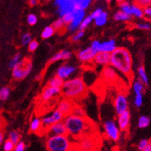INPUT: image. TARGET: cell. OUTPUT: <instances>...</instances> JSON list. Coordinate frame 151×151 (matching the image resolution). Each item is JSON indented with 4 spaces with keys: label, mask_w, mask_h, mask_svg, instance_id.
Here are the masks:
<instances>
[{
    "label": "cell",
    "mask_w": 151,
    "mask_h": 151,
    "mask_svg": "<svg viewBox=\"0 0 151 151\" xmlns=\"http://www.w3.org/2000/svg\"><path fill=\"white\" fill-rule=\"evenodd\" d=\"M114 70H116L124 74L130 76H132L133 60L129 50L126 48L117 47V49L110 54V64Z\"/></svg>",
    "instance_id": "obj_1"
},
{
    "label": "cell",
    "mask_w": 151,
    "mask_h": 151,
    "mask_svg": "<svg viewBox=\"0 0 151 151\" xmlns=\"http://www.w3.org/2000/svg\"><path fill=\"white\" fill-rule=\"evenodd\" d=\"M63 123L66 128L67 135L73 138H82L88 136L92 126L86 117H80L73 114L65 116Z\"/></svg>",
    "instance_id": "obj_2"
},
{
    "label": "cell",
    "mask_w": 151,
    "mask_h": 151,
    "mask_svg": "<svg viewBox=\"0 0 151 151\" xmlns=\"http://www.w3.org/2000/svg\"><path fill=\"white\" fill-rule=\"evenodd\" d=\"M86 86L81 77H74L64 81L61 93L66 99H71L81 97L86 93Z\"/></svg>",
    "instance_id": "obj_3"
},
{
    "label": "cell",
    "mask_w": 151,
    "mask_h": 151,
    "mask_svg": "<svg viewBox=\"0 0 151 151\" xmlns=\"http://www.w3.org/2000/svg\"><path fill=\"white\" fill-rule=\"evenodd\" d=\"M46 147L49 151H70L73 146L68 135H65L48 137Z\"/></svg>",
    "instance_id": "obj_4"
},
{
    "label": "cell",
    "mask_w": 151,
    "mask_h": 151,
    "mask_svg": "<svg viewBox=\"0 0 151 151\" xmlns=\"http://www.w3.org/2000/svg\"><path fill=\"white\" fill-rule=\"evenodd\" d=\"M32 70V63L29 59H23L12 69V76L15 80H22L28 76Z\"/></svg>",
    "instance_id": "obj_5"
},
{
    "label": "cell",
    "mask_w": 151,
    "mask_h": 151,
    "mask_svg": "<svg viewBox=\"0 0 151 151\" xmlns=\"http://www.w3.org/2000/svg\"><path fill=\"white\" fill-rule=\"evenodd\" d=\"M120 11L129 16H134L136 18L143 17V9L136 3H130L129 2H120L119 4Z\"/></svg>",
    "instance_id": "obj_6"
},
{
    "label": "cell",
    "mask_w": 151,
    "mask_h": 151,
    "mask_svg": "<svg viewBox=\"0 0 151 151\" xmlns=\"http://www.w3.org/2000/svg\"><path fill=\"white\" fill-rule=\"evenodd\" d=\"M54 5L57 9V12L60 18L68 13L76 11L75 0H56Z\"/></svg>",
    "instance_id": "obj_7"
},
{
    "label": "cell",
    "mask_w": 151,
    "mask_h": 151,
    "mask_svg": "<svg viewBox=\"0 0 151 151\" xmlns=\"http://www.w3.org/2000/svg\"><path fill=\"white\" fill-rule=\"evenodd\" d=\"M106 136L113 141H118L120 137V130L114 120H106L104 124Z\"/></svg>",
    "instance_id": "obj_8"
},
{
    "label": "cell",
    "mask_w": 151,
    "mask_h": 151,
    "mask_svg": "<svg viewBox=\"0 0 151 151\" xmlns=\"http://www.w3.org/2000/svg\"><path fill=\"white\" fill-rule=\"evenodd\" d=\"M64 117L65 116L63 115V113L59 111L58 109H56V110L52 111L50 114L45 116L44 117H42V119H41L42 127L46 129L49 127H50L52 124L63 121Z\"/></svg>",
    "instance_id": "obj_9"
},
{
    "label": "cell",
    "mask_w": 151,
    "mask_h": 151,
    "mask_svg": "<svg viewBox=\"0 0 151 151\" xmlns=\"http://www.w3.org/2000/svg\"><path fill=\"white\" fill-rule=\"evenodd\" d=\"M76 72H77V68L75 66L66 63L61 65L58 68L56 72V76L62 79L63 81H66L70 79V76L74 75Z\"/></svg>",
    "instance_id": "obj_10"
},
{
    "label": "cell",
    "mask_w": 151,
    "mask_h": 151,
    "mask_svg": "<svg viewBox=\"0 0 151 151\" xmlns=\"http://www.w3.org/2000/svg\"><path fill=\"white\" fill-rule=\"evenodd\" d=\"M75 147L83 151H96L97 149V143L93 137L86 136L80 138L79 143Z\"/></svg>",
    "instance_id": "obj_11"
},
{
    "label": "cell",
    "mask_w": 151,
    "mask_h": 151,
    "mask_svg": "<svg viewBox=\"0 0 151 151\" xmlns=\"http://www.w3.org/2000/svg\"><path fill=\"white\" fill-rule=\"evenodd\" d=\"M113 106L115 109L116 113L119 115L123 112L128 110V100L127 96L123 93H119L114 99Z\"/></svg>",
    "instance_id": "obj_12"
},
{
    "label": "cell",
    "mask_w": 151,
    "mask_h": 151,
    "mask_svg": "<svg viewBox=\"0 0 151 151\" xmlns=\"http://www.w3.org/2000/svg\"><path fill=\"white\" fill-rule=\"evenodd\" d=\"M86 17V12L84 10H76L73 13V20L67 26V29L70 32H75L80 28L82 21Z\"/></svg>",
    "instance_id": "obj_13"
},
{
    "label": "cell",
    "mask_w": 151,
    "mask_h": 151,
    "mask_svg": "<svg viewBox=\"0 0 151 151\" xmlns=\"http://www.w3.org/2000/svg\"><path fill=\"white\" fill-rule=\"evenodd\" d=\"M47 132L48 137L50 136H65L67 135L66 128L65 127L63 121L59 122L55 124H52L46 129Z\"/></svg>",
    "instance_id": "obj_14"
},
{
    "label": "cell",
    "mask_w": 151,
    "mask_h": 151,
    "mask_svg": "<svg viewBox=\"0 0 151 151\" xmlns=\"http://www.w3.org/2000/svg\"><path fill=\"white\" fill-rule=\"evenodd\" d=\"M96 53L97 52L90 46V47L85 48L83 50H80L77 53V58L82 63H91L93 61Z\"/></svg>",
    "instance_id": "obj_15"
},
{
    "label": "cell",
    "mask_w": 151,
    "mask_h": 151,
    "mask_svg": "<svg viewBox=\"0 0 151 151\" xmlns=\"http://www.w3.org/2000/svg\"><path fill=\"white\" fill-rule=\"evenodd\" d=\"M130 123V113L129 110L123 112V113L118 115L117 116V126L119 130L125 131L128 129Z\"/></svg>",
    "instance_id": "obj_16"
},
{
    "label": "cell",
    "mask_w": 151,
    "mask_h": 151,
    "mask_svg": "<svg viewBox=\"0 0 151 151\" xmlns=\"http://www.w3.org/2000/svg\"><path fill=\"white\" fill-rule=\"evenodd\" d=\"M74 106L75 105L71 101V99H68L65 98V99H62L61 101L60 102V104L58 105L57 109L63 113V115L64 116H66L71 114Z\"/></svg>",
    "instance_id": "obj_17"
},
{
    "label": "cell",
    "mask_w": 151,
    "mask_h": 151,
    "mask_svg": "<svg viewBox=\"0 0 151 151\" xmlns=\"http://www.w3.org/2000/svg\"><path fill=\"white\" fill-rule=\"evenodd\" d=\"M61 93V89L60 88H53L47 86L43 90H42V93H41V99L42 101H48L54 96H57Z\"/></svg>",
    "instance_id": "obj_18"
},
{
    "label": "cell",
    "mask_w": 151,
    "mask_h": 151,
    "mask_svg": "<svg viewBox=\"0 0 151 151\" xmlns=\"http://www.w3.org/2000/svg\"><path fill=\"white\" fill-rule=\"evenodd\" d=\"M93 62L100 66H108L110 64V54L105 52H99L96 53Z\"/></svg>",
    "instance_id": "obj_19"
},
{
    "label": "cell",
    "mask_w": 151,
    "mask_h": 151,
    "mask_svg": "<svg viewBox=\"0 0 151 151\" xmlns=\"http://www.w3.org/2000/svg\"><path fill=\"white\" fill-rule=\"evenodd\" d=\"M116 49H117V46L114 40H109L108 41L103 42L100 45V52H105L111 54Z\"/></svg>",
    "instance_id": "obj_20"
},
{
    "label": "cell",
    "mask_w": 151,
    "mask_h": 151,
    "mask_svg": "<svg viewBox=\"0 0 151 151\" xmlns=\"http://www.w3.org/2000/svg\"><path fill=\"white\" fill-rule=\"evenodd\" d=\"M72 57V52L69 50H61L50 59V63H53L60 60H67Z\"/></svg>",
    "instance_id": "obj_21"
},
{
    "label": "cell",
    "mask_w": 151,
    "mask_h": 151,
    "mask_svg": "<svg viewBox=\"0 0 151 151\" xmlns=\"http://www.w3.org/2000/svg\"><path fill=\"white\" fill-rule=\"evenodd\" d=\"M102 76L107 81H114L116 78V73L112 66H106L102 72Z\"/></svg>",
    "instance_id": "obj_22"
},
{
    "label": "cell",
    "mask_w": 151,
    "mask_h": 151,
    "mask_svg": "<svg viewBox=\"0 0 151 151\" xmlns=\"http://www.w3.org/2000/svg\"><path fill=\"white\" fill-rule=\"evenodd\" d=\"M42 127V120L39 117L32 118L31 122H30L29 129L32 132H38L40 131L41 128Z\"/></svg>",
    "instance_id": "obj_23"
},
{
    "label": "cell",
    "mask_w": 151,
    "mask_h": 151,
    "mask_svg": "<svg viewBox=\"0 0 151 151\" xmlns=\"http://www.w3.org/2000/svg\"><path fill=\"white\" fill-rule=\"evenodd\" d=\"M108 20V14L106 12H103L100 15L96 17V18L94 19V22H95V25L97 26H104L106 22H107Z\"/></svg>",
    "instance_id": "obj_24"
},
{
    "label": "cell",
    "mask_w": 151,
    "mask_h": 151,
    "mask_svg": "<svg viewBox=\"0 0 151 151\" xmlns=\"http://www.w3.org/2000/svg\"><path fill=\"white\" fill-rule=\"evenodd\" d=\"M113 19L116 21H119V22H128L131 19V16H128L127 14H126L123 12L119 10L116 12H115V14L113 15Z\"/></svg>",
    "instance_id": "obj_25"
},
{
    "label": "cell",
    "mask_w": 151,
    "mask_h": 151,
    "mask_svg": "<svg viewBox=\"0 0 151 151\" xmlns=\"http://www.w3.org/2000/svg\"><path fill=\"white\" fill-rule=\"evenodd\" d=\"M91 0H75V7L76 10H84L91 4Z\"/></svg>",
    "instance_id": "obj_26"
},
{
    "label": "cell",
    "mask_w": 151,
    "mask_h": 151,
    "mask_svg": "<svg viewBox=\"0 0 151 151\" xmlns=\"http://www.w3.org/2000/svg\"><path fill=\"white\" fill-rule=\"evenodd\" d=\"M64 81L60 78L57 77V76H54L52 77L51 80H50L49 83H48V86H50V87H53V88H60V89H62L63 86Z\"/></svg>",
    "instance_id": "obj_27"
},
{
    "label": "cell",
    "mask_w": 151,
    "mask_h": 151,
    "mask_svg": "<svg viewBox=\"0 0 151 151\" xmlns=\"http://www.w3.org/2000/svg\"><path fill=\"white\" fill-rule=\"evenodd\" d=\"M138 74H139V77L140 79V80H141L142 83L147 85L149 80H148V77H147L145 69H144V67L143 66H140L138 68Z\"/></svg>",
    "instance_id": "obj_28"
},
{
    "label": "cell",
    "mask_w": 151,
    "mask_h": 151,
    "mask_svg": "<svg viewBox=\"0 0 151 151\" xmlns=\"http://www.w3.org/2000/svg\"><path fill=\"white\" fill-rule=\"evenodd\" d=\"M54 33H55V29H53V27L52 26H49L44 29L42 34H41V36H42V39L47 40V39L53 36Z\"/></svg>",
    "instance_id": "obj_29"
},
{
    "label": "cell",
    "mask_w": 151,
    "mask_h": 151,
    "mask_svg": "<svg viewBox=\"0 0 151 151\" xmlns=\"http://www.w3.org/2000/svg\"><path fill=\"white\" fill-rule=\"evenodd\" d=\"M150 119L147 116H141L138 119V127L139 128H146L150 125Z\"/></svg>",
    "instance_id": "obj_30"
},
{
    "label": "cell",
    "mask_w": 151,
    "mask_h": 151,
    "mask_svg": "<svg viewBox=\"0 0 151 151\" xmlns=\"http://www.w3.org/2000/svg\"><path fill=\"white\" fill-rule=\"evenodd\" d=\"M20 137H21V135H20L19 132L16 131V130L10 132L9 134V139L14 143L15 145L20 141Z\"/></svg>",
    "instance_id": "obj_31"
},
{
    "label": "cell",
    "mask_w": 151,
    "mask_h": 151,
    "mask_svg": "<svg viewBox=\"0 0 151 151\" xmlns=\"http://www.w3.org/2000/svg\"><path fill=\"white\" fill-rule=\"evenodd\" d=\"M93 21V18H92L91 16H90H90H86L85 18L83 19V20L82 21V23L80 24L79 30H82V31H84L87 28L88 26H90Z\"/></svg>",
    "instance_id": "obj_32"
},
{
    "label": "cell",
    "mask_w": 151,
    "mask_h": 151,
    "mask_svg": "<svg viewBox=\"0 0 151 151\" xmlns=\"http://www.w3.org/2000/svg\"><path fill=\"white\" fill-rule=\"evenodd\" d=\"M133 89L134 93H135V95H137V94H143L144 86H143V84L140 81H136L133 83Z\"/></svg>",
    "instance_id": "obj_33"
},
{
    "label": "cell",
    "mask_w": 151,
    "mask_h": 151,
    "mask_svg": "<svg viewBox=\"0 0 151 151\" xmlns=\"http://www.w3.org/2000/svg\"><path fill=\"white\" fill-rule=\"evenodd\" d=\"M71 114L76 116H80V117H86V113L83 108H82L81 106H74Z\"/></svg>",
    "instance_id": "obj_34"
},
{
    "label": "cell",
    "mask_w": 151,
    "mask_h": 151,
    "mask_svg": "<svg viewBox=\"0 0 151 151\" xmlns=\"http://www.w3.org/2000/svg\"><path fill=\"white\" fill-rule=\"evenodd\" d=\"M10 89L9 87H2L0 89V100L5 101L9 97Z\"/></svg>",
    "instance_id": "obj_35"
},
{
    "label": "cell",
    "mask_w": 151,
    "mask_h": 151,
    "mask_svg": "<svg viewBox=\"0 0 151 151\" xmlns=\"http://www.w3.org/2000/svg\"><path fill=\"white\" fill-rule=\"evenodd\" d=\"M21 57H22L21 54L16 53V55L12 58V60H10L9 64V67L12 70V69H13V68H14L15 66H16L20 61H21Z\"/></svg>",
    "instance_id": "obj_36"
},
{
    "label": "cell",
    "mask_w": 151,
    "mask_h": 151,
    "mask_svg": "<svg viewBox=\"0 0 151 151\" xmlns=\"http://www.w3.org/2000/svg\"><path fill=\"white\" fill-rule=\"evenodd\" d=\"M52 27L55 29V31H61V30L63 29L64 26H65V24H64L63 21L61 18L58 19L57 20H56L55 22L52 23Z\"/></svg>",
    "instance_id": "obj_37"
},
{
    "label": "cell",
    "mask_w": 151,
    "mask_h": 151,
    "mask_svg": "<svg viewBox=\"0 0 151 151\" xmlns=\"http://www.w3.org/2000/svg\"><path fill=\"white\" fill-rule=\"evenodd\" d=\"M32 36L29 33H25L23 36H22L21 39V42L23 46H28L29 42L32 41Z\"/></svg>",
    "instance_id": "obj_38"
},
{
    "label": "cell",
    "mask_w": 151,
    "mask_h": 151,
    "mask_svg": "<svg viewBox=\"0 0 151 151\" xmlns=\"http://www.w3.org/2000/svg\"><path fill=\"white\" fill-rule=\"evenodd\" d=\"M84 34H85L84 31H82V30H78V31H76V33L74 34L73 36H72V41L74 42L80 41L82 38L83 37Z\"/></svg>",
    "instance_id": "obj_39"
},
{
    "label": "cell",
    "mask_w": 151,
    "mask_h": 151,
    "mask_svg": "<svg viewBox=\"0 0 151 151\" xmlns=\"http://www.w3.org/2000/svg\"><path fill=\"white\" fill-rule=\"evenodd\" d=\"M15 144L12 141H10L9 139H7L3 143V149L5 151H13L14 150Z\"/></svg>",
    "instance_id": "obj_40"
},
{
    "label": "cell",
    "mask_w": 151,
    "mask_h": 151,
    "mask_svg": "<svg viewBox=\"0 0 151 151\" xmlns=\"http://www.w3.org/2000/svg\"><path fill=\"white\" fill-rule=\"evenodd\" d=\"M143 94H137L135 96V99H134V104L137 107H140L143 105Z\"/></svg>",
    "instance_id": "obj_41"
},
{
    "label": "cell",
    "mask_w": 151,
    "mask_h": 151,
    "mask_svg": "<svg viewBox=\"0 0 151 151\" xmlns=\"http://www.w3.org/2000/svg\"><path fill=\"white\" fill-rule=\"evenodd\" d=\"M73 13L74 12H71V13H68V14L65 15L64 16L62 17V19L63 21L64 24L68 26L69 24L71 22V21L73 20Z\"/></svg>",
    "instance_id": "obj_42"
},
{
    "label": "cell",
    "mask_w": 151,
    "mask_h": 151,
    "mask_svg": "<svg viewBox=\"0 0 151 151\" xmlns=\"http://www.w3.org/2000/svg\"><path fill=\"white\" fill-rule=\"evenodd\" d=\"M136 27L139 29L149 30L151 29V25L148 22H139L136 25Z\"/></svg>",
    "instance_id": "obj_43"
},
{
    "label": "cell",
    "mask_w": 151,
    "mask_h": 151,
    "mask_svg": "<svg viewBox=\"0 0 151 151\" xmlns=\"http://www.w3.org/2000/svg\"><path fill=\"white\" fill-rule=\"evenodd\" d=\"M37 21H38L37 16H36L35 14L31 13V14H29L28 16H27V22L29 24L30 26H34L35 24H36Z\"/></svg>",
    "instance_id": "obj_44"
},
{
    "label": "cell",
    "mask_w": 151,
    "mask_h": 151,
    "mask_svg": "<svg viewBox=\"0 0 151 151\" xmlns=\"http://www.w3.org/2000/svg\"><path fill=\"white\" fill-rule=\"evenodd\" d=\"M39 47V42L36 40H32L28 45V49L30 52H34Z\"/></svg>",
    "instance_id": "obj_45"
},
{
    "label": "cell",
    "mask_w": 151,
    "mask_h": 151,
    "mask_svg": "<svg viewBox=\"0 0 151 151\" xmlns=\"http://www.w3.org/2000/svg\"><path fill=\"white\" fill-rule=\"evenodd\" d=\"M136 4L138 5L140 8L143 9H145L147 6H150L151 1L150 0H140V1H137Z\"/></svg>",
    "instance_id": "obj_46"
},
{
    "label": "cell",
    "mask_w": 151,
    "mask_h": 151,
    "mask_svg": "<svg viewBox=\"0 0 151 151\" xmlns=\"http://www.w3.org/2000/svg\"><path fill=\"white\" fill-rule=\"evenodd\" d=\"M100 45H101V42H99V40H94L92 42L90 47L93 49L96 52H100Z\"/></svg>",
    "instance_id": "obj_47"
},
{
    "label": "cell",
    "mask_w": 151,
    "mask_h": 151,
    "mask_svg": "<svg viewBox=\"0 0 151 151\" xmlns=\"http://www.w3.org/2000/svg\"><path fill=\"white\" fill-rule=\"evenodd\" d=\"M26 150V144L23 141H19L17 144L15 145L13 151H25Z\"/></svg>",
    "instance_id": "obj_48"
},
{
    "label": "cell",
    "mask_w": 151,
    "mask_h": 151,
    "mask_svg": "<svg viewBox=\"0 0 151 151\" xmlns=\"http://www.w3.org/2000/svg\"><path fill=\"white\" fill-rule=\"evenodd\" d=\"M149 143L150 142L148 139H142V140H140L139 143V144H138V149H139V150L143 151V150L145 149V147H147L148 144H149Z\"/></svg>",
    "instance_id": "obj_49"
},
{
    "label": "cell",
    "mask_w": 151,
    "mask_h": 151,
    "mask_svg": "<svg viewBox=\"0 0 151 151\" xmlns=\"http://www.w3.org/2000/svg\"><path fill=\"white\" fill-rule=\"evenodd\" d=\"M143 16H145L146 18L151 20V5L143 9Z\"/></svg>",
    "instance_id": "obj_50"
},
{
    "label": "cell",
    "mask_w": 151,
    "mask_h": 151,
    "mask_svg": "<svg viewBox=\"0 0 151 151\" xmlns=\"http://www.w3.org/2000/svg\"><path fill=\"white\" fill-rule=\"evenodd\" d=\"M104 12V10H103V9L100 8V7H99V8L96 9L95 10H94L93 12H92L91 14H90V16H91L92 18H93V19H95L96 17H97L99 15H100L102 13V12Z\"/></svg>",
    "instance_id": "obj_51"
},
{
    "label": "cell",
    "mask_w": 151,
    "mask_h": 151,
    "mask_svg": "<svg viewBox=\"0 0 151 151\" xmlns=\"http://www.w3.org/2000/svg\"><path fill=\"white\" fill-rule=\"evenodd\" d=\"M39 2H38L37 0H30L29 2V4L30 6H35L38 4Z\"/></svg>",
    "instance_id": "obj_52"
},
{
    "label": "cell",
    "mask_w": 151,
    "mask_h": 151,
    "mask_svg": "<svg viewBox=\"0 0 151 151\" xmlns=\"http://www.w3.org/2000/svg\"><path fill=\"white\" fill-rule=\"evenodd\" d=\"M3 140H4V135H3L2 132L0 130V145L3 143Z\"/></svg>",
    "instance_id": "obj_53"
},
{
    "label": "cell",
    "mask_w": 151,
    "mask_h": 151,
    "mask_svg": "<svg viewBox=\"0 0 151 151\" xmlns=\"http://www.w3.org/2000/svg\"><path fill=\"white\" fill-rule=\"evenodd\" d=\"M143 151H151V143H149V144L145 147V149Z\"/></svg>",
    "instance_id": "obj_54"
},
{
    "label": "cell",
    "mask_w": 151,
    "mask_h": 151,
    "mask_svg": "<svg viewBox=\"0 0 151 151\" xmlns=\"http://www.w3.org/2000/svg\"><path fill=\"white\" fill-rule=\"evenodd\" d=\"M70 151H83V150H81L77 149V148L75 147V146H73V148H72V150Z\"/></svg>",
    "instance_id": "obj_55"
},
{
    "label": "cell",
    "mask_w": 151,
    "mask_h": 151,
    "mask_svg": "<svg viewBox=\"0 0 151 151\" xmlns=\"http://www.w3.org/2000/svg\"><path fill=\"white\" fill-rule=\"evenodd\" d=\"M149 142H150V143H151V139H150V140H149Z\"/></svg>",
    "instance_id": "obj_56"
},
{
    "label": "cell",
    "mask_w": 151,
    "mask_h": 151,
    "mask_svg": "<svg viewBox=\"0 0 151 151\" xmlns=\"http://www.w3.org/2000/svg\"><path fill=\"white\" fill-rule=\"evenodd\" d=\"M106 151H108V150H106Z\"/></svg>",
    "instance_id": "obj_57"
}]
</instances>
